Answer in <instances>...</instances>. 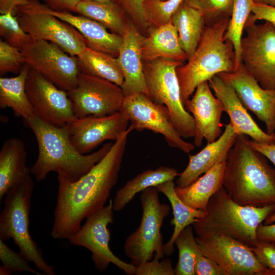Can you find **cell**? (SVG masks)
I'll list each match as a JSON object with an SVG mask.
<instances>
[{
	"label": "cell",
	"mask_w": 275,
	"mask_h": 275,
	"mask_svg": "<svg viewBox=\"0 0 275 275\" xmlns=\"http://www.w3.org/2000/svg\"><path fill=\"white\" fill-rule=\"evenodd\" d=\"M128 128L114 144L107 154L87 174L71 182L58 174L57 203L51 236L68 239L80 228L82 221L104 206L116 184L127 137Z\"/></svg>",
	"instance_id": "cell-1"
},
{
	"label": "cell",
	"mask_w": 275,
	"mask_h": 275,
	"mask_svg": "<svg viewBox=\"0 0 275 275\" xmlns=\"http://www.w3.org/2000/svg\"><path fill=\"white\" fill-rule=\"evenodd\" d=\"M248 140L246 135H237L227 155L223 186L240 205H275V169Z\"/></svg>",
	"instance_id": "cell-2"
},
{
	"label": "cell",
	"mask_w": 275,
	"mask_h": 275,
	"mask_svg": "<svg viewBox=\"0 0 275 275\" xmlns=\"http://www.w3.org/2000/svg\"><path fill=\"white\" fill-rule=\"evenodd\" d=\"M24 122L33 132L38 144V157L30 168L31 174L38 181L44 180L51 172L75 181L98 162L113 145L108 143L96 151L83 154L71 143L67 127L50 125L36 117Z\"/></svg>",
	"instance_id": "cell-3"
},
{
	"label": "cell",
	"mask_w": 275,
	"mask_h": 275,
	"mask_svg": "<svg viewBox=\"0 0 275 275\" xmlns=\"http://www.w3.org/2000/svg\"><path fill=\"white\" fill-rule=\"evenodd\" d=\"M205 215L194 224L197 237L223 236L248 246H255L257 227L275 212V205L244 206L234 202L222 187L210 199Z\"/></svg>",
	"instance_id": "cell-4"
},
{
	"label": "cell",
	"mask_w": 275,
	"mask_h": 275,
	"mask_svg": "<svg viewBox=\"0 0 275 275\" xmlns=\"http://www.w3.org/2000/svg\"><path fill=\"white\" fill-rule=\"evenodd\" d=\"M230 19L206 26L193 56L185 65L176 69L184 106L200 84L223 72L236 71L232 43L225 40Z\"/></svg>",
	"instance_id": "cell-5"
},
{
	"label": "cell",
	"mask_w": 275,
	"mask_h": 275,
	"mask_svg": "<svg viewBox=\"0 0 275 275\" xmlns=\"http://www.w3.org/2000/svg\"><path fill=\"white\" fill-rule=\"evenodd\" d=\"M34 184L31 175L5 195L0 214V239H13L20 252L45 275H54V267L44 260L29 231L30 214Z\"/></svg>",
	"instance_id": "cell-6"
},
{
	"label": "cell",
	"mask_w": 275,
	"mask_h": 275,
	"mask_svg": "<svg viewBox=\"0 0 275 275\" xmlns=\"http://www.w3.org/2000/svg\"><path fill=\"white\" fill-rule=\"evenodd\" d=\"M143 64L150 98L156 103L163 105L168 108L171 120L182 138H194L195 121L183 104L176 73L177 68L183 65V63L158 58L143 62Z\"/></svg>",
	"instance_id": "cell-7"
},
{
	"label": "cell",
	"mask_w": 275,
	"mask_h": 275,
	"mask_svg": "<svg viewBox=\"0 0 275 275\" xmlns=\"http://www.w3.org/2000/svg\"><path fill=\"white\" fill-rule=\"evenodd\" d=\"M158 192L154 186L142 191L140 201L143 214L141 223L124 243L125 253L135 266L152 260L155 253L160 259L165 255L160 229L164 218L169 213L170 207L160 202Z\"/></svg>",
	"instance_id": "cell-8"
},
{
	"label": "cell",
	"mask_w": 275,
	"mask_h": 275,
	"mask_svg": "<svg viewBox=\"0 0 275 275\" xmlns=\"http://www.w3.org/2000/svg\"><path fill=\"white\" fill-rule=\"evenodd\" d=\"M15 15L34 41L51 42L74 57L87 47L86 40L74 27L52 14L47 6L38 0L18 7Z\"/></svg>",
	"instance_id": "cell-9"
},
{
	"label": "cell",
	"mask_w": 275,
	"mask_h": 275,
	"mask_svg": "<svg viewBox=\"0 0 275 275\" xmlns=\"http://www.w3.org/2000/svg\"><path fill=\"white\" fill-rule=\"evenodd\" d=\"M241 41L242 64L265 89H275V25L248 19Z\"/></svg>",
	"instance_id": "cell-10"
},
{
	"label": "cell",
	"mask_w": 275,
	"mask_h": 275,
	"mask_svg": "<svg viewBox=\"0 0 275 275\" xmlns=\"http://www.w3.org/2000/svg\"><path fill=\"white\" fill-rule=\"evenodd\" d=\"M113 201L90 215L80 229L68 239L74 245L82 246L92 253L91 258L95 268L100 271L107 269L113 263L124 273L134 274L135 266L126 263L117 257L109 246L110 233L109 224L114 221Z\"/></svg>",
	"instance_id": "cell-11"
},
{
	"label": "cell",
	"mask_w": 275,
	"mask_h": 275,
	"mask_svg": "<svg viewBox=\"0 0 275 275\" xmlns=\"http://www.w3.org/2000/svg\"><path fill=\"white\" fill-rule=\"evenodd\" d=\"M120 112L131 122L129 128L132 131L148 129L161 134L169 146L185 153L194 149V144L184 141L174 126L168 108L156 103L145 94L125 96Z\"/></svg>",
	"instance_id": "cell-12"
},
{
	"label": "cell",
	"mask_w": 275,
	"mask_h": 275,
	"mask_svg": "<svg viewBox=\"0 0 275 275\" xmlns=\"http://www.w3.org/2000/svg\"><path fill=\"white\" fill-rule=\"evenodd\" d=\"M67 92L76 118L105 116L120 112L125 97L120 86L81 72L75 87Z\"/></svg>",
	"instance_id": "cell-13"
},
{
	"label": "cell",
	"mask_w": 275,
	"mask_h": 275,
	"mask_svg": "<svg viewBox=\"0 0 275 275\" xmlns=\"http://www.w3.org/2000/svg\"><path fill=\"white\" fill-rule=\"evenodd\" d=\"M26 64L59 88L68 92L76 85L80 72L76 57L58 45L36 40L21 49Z\"/></svg>",
	"instance_id": "cell-14"
},
{
	"label": "cell",
	"mask_w": 275,
	"mask_h": 275,
	"mask_svg": "<svg viewBox=\"0 0 275 275\" xmlns=\"http://www.w3.org/2000/svg\"><path fill=\"white\" fill-rule=\"evenodd\" d=\"M25 91L35 116L53 126L67 127L76 119L68 92L30 67Z\"/></svg>",
	"instance_id": "cell-15"
},
{
	"label": "cell",
	"mask_w": 275,
	"mask_h": 275,
	"mask_svg": "<svg viewBox=\"0 0 275 275\" xmlns=\"http://www.w3.org/2000/svg\"><path fill=\"white\" fill-rule=\"evenodd\" d=\"M204 255L216 262L227 275H275L254 253L240 242L223 236L196 237Z\"/></svg>",
	"instance_id": "cell-16"
},
{
	"label": "cell",
	"mask_w": 275,
	"mask_h": 275,
	"mask_svg": "<svg viewBox=\"0 0 275 275\" xmlns=\"http://www.w3.org/2000/svg\"><path fill=\"white\" fill-rule=\"evenodd\" d=\"M217 75L233 88L245 109L263 122L266 133L271 135L275 129V89H263L242 64L235 71Z\"/></svg>",
	"instance_id": "cell-17"
},
{
	"label": "cell",
	"mask_w": 275,
	"mask_h": 275,
	"mask_svg": "<svg viewBox=\"0 0 275 275\" xmlns=\"http://www.w3.org/2000/svg\"><path fill=\"white\" fill-rule=\"evenodd\" d=\"M129 120L121 112L102 117L76 118L67 127L73 146L80 153L89 154L102 142L116 140L127 129Z\"/></svg>",
	"instance_id": "cell-18"
},
{
	"label": "cell",
	"mask_w": 275,
	"mask_h": 275,
	"mask_svg": "<svg viewBox=\"0 0 275 275\" xmlns=\"http://www.w3.org/2000/svg\"><path fill=\"white\" fill-rule=\"evenodd\" d=\"M211 90L208 81L200 84L184 105L195 121L194 144L196 147L201 146L204 139L207 143H212L222 134L221 119L223 105Z\"/></svg>",
	"instance_id": "cell-19"
},
{
	"label": "cell",
	"mask_w": 275,
	"mask_h": 275,
	"mask_svg": "<svg viewBox=\"0 0 275 275\" xmlns=\"http://www.w3.org/2000/svg\"><path fill=\"white\" fill-rule=\"evenodd\" d=\"M122 37L123 42L117 58L124 76V82L121 88L125 97L143 93L150 97L141 53L143 36L131 21L129 22Z\"/></svg>",
	"instance_id": "cell-20"
},
{
	"label": "cell",
	"mask_w": 275,
	"mask_h": 275,
	"mask_svg": "<svg viewBox=\"0 0 275 275\" xmlns=\"http://www.w3.org/2000/svg\"><path fill=\"white\" fill-rule=\"evenodd\" d=\"M208 83L215 96L222 103L224 112L229 115L230 123L238 135L249 136L252 140L262 144H273L272 135L265 132L258 126L231 86L217 75L212 77Z\"/></svg>",
	"instance_id": "cell-21"
},
{
	"label": "cell",
	"mask_w": 275,
	"mask_h": 275,
	"mask_svg": "<svg viewBox=\"0 0 275 275\" xmlns=\"http://www.w3.org/2000/svg\"><path fill=\"white\" fill-rule=\"evenodd\" d=\"M237 135L229 122L225 125L224 132L216 141L207 143L197 154H189L188 164L185 170L179 173L176 180L177 186L184 187L191 184L216 163L227 159L228 154Z\"/></svg>",
	"instance_id": "cell-22"
},
{
	"label": "cell",
	"mask_w": 275,
	"mask_h": 275,
	"mask_svg": "<svg viewBox=\"0 0 275 275\" xmlns=\"http://www.w3.org/2000/svg\"><path fill=\"white\" fill-rule=\"evenodd\" d=\"M49 9L52 14L74 27L86 40L87 47L118 57L123 42L122 36L108 32L101 23L85 16Z\"/></svg>",
	"instance_id": "cell-23"
},
{
	"label": "cell",
	"mask_w": 275,
	"mask_h": 275,
	"mask_svg": "<svg viewBox=\"0 0 275 275\" xmlns=\"http://www.w3.org/2000/svg\"><path fill=\"white\" fill-rule=\"evenodd\" d=\"M27 153L22 141L11 138L0 150V201L14 186L31 175L26 166Z\"/></svg>",
	"instance_id": "cell-24"
},
{
	"label": "cell",
	"mask_w": 275,
	"mask_h": 275,
	"mask_svg": "<svg viewBox=\"0 0 275 275\" xmlns=\"http://www.w3.org/2000/svg\"><path fill=\"white\" fill-rule=\"evenodd\" d=\"M142 41L143 62L166 58L184 62L187 58L180 44L178 33L172 20L157 28H149Z\"/></svg>",
	"instance_id": "cell-25"
},
{
	"label": "cell",
	"mask_w": 275,
	"mask_h": 275,
	"mask_svg": "<svg viewBox=\"0 0 275 275\" xmlns=\"http://www.w3.org/2000/svg\"><path fill=\"white\" fill-rule=\"evenodd\" d=\"M226 160L216 163L191 184L184 187L175 186L179 198L193 208L205 210L211 197L223 187Z\"/></svg>",
	"instance_id": "cell-26"
},
{
	"label": "cell",
	"mask_w": 275,
	"mask_h": 275,
	"mask_svg": "<svg viewBox=\"0 0 275 275\" xmlns=\"http://www.w3.org/2000/svg\"><path fill=\"white\" fill-rule=\"evenodd\" d=\"M172 22L177 29L179 40L187 60L194 54L206 27L203 16L183 2L173 14Z\"/></svg>",
	"instance_id": "cell-27"
},
{
	"label": "cell",
	"mask_w": 275,
	"mask_h": 275,
	"mask_svg": "<svg viewBox=\"0 0 275 275\" xmlns=\"http://www.w3.org/2000/svg\"><path fill=\"white\" fill-rule=\"evenodd\" d=\"M177 170L169 167H160L155 170H147L128 180L116 193L113 201V209L122 210L135 195L150 187L156 186L178 176Z\"/></svg>",
	"instance_id": "cell-28"
},
{
	"label": "cell",
	"mask_w": 275,
	"mask_h": 275,
	"mask_svg": "<svg viewBox=\"0 0 275 275\" xmlns=\"http://www.w3.org/2000/svg\"><path fill=\"white\" fill-rule=\"evenodd\" d=\"M29 68L25 64L17 76L0 78L1 108H11L14 114L22 117L23 121L36 117L25 91Z\"/></svg>",
	"instance_id": "cell-29"
},
{
	"label": "cell",
	"mask_w": 275,
	"mask_h": 275,
	"mask_svg": "<svg viewBox=\"0 0 275 275\" xmlns=\"http://www.w3.org/2000/svg\"><path fill=\"white\" fill-rule=\"evenodd\" d=\"M173 180L169 181L156 186L159 192L163 194L170 201L174 217L171 222L174 231L169 240L164 244V255L169 256L174 251V241L177 236L187 226L193 225L203 217L204 210L193 208L184 203L177 196Z\"/></svg>",
	"instance_id": "cell-30"
},
{
	"label": "cell",
	"mask_w": 275,
	"mask_h": 275,
	"mask_svg": "<svg viewBox=\"0 0 275 275\" xmlns=\"http://www.w3.org/2000/svg\"><path fill=\"white\" fill-rule=\"evenodd\" d=\"M75 12L103 25L111 32L122 36L129 21L127 14L116 1L99 2L81 1Z\"/></svg>",
	"instance_id": "cell-31"
},
{
	"label": "cell",
	"mask_w": 275,
	"mask_h": 275,
	"mask_svg": "<svg viewBox=\"0 0 275 275\" xmlns=\"http://www.w3.org/2000/svg\"><path fill=\"white\" fill-rule=\"evenodd\" d=\"M76 58L80 72L122 85L124 76L117 58L88 47Z\"/></svg>",
	"instance_id": "cell-32"
},
{
	"label": "cell",
	"mask_w": 275,
	"mask_h": 275,
	"mask_svg": "<svg viewBox=\"0 0 275 275\" xmlns=\"http://www.w3.org/2000/svg\"><path fill=\"white\" fill-rule=\"evenodd\" d=\"M253 0H233L232 12L224 34V40L230 41L234 47L236 70L242 64L241 41L245 24L252 13Z\"/></svg>",
	"instance_id": "cell-33"
},
{
	"label": "cell",
	"mask_w": 275,
	"mask_h": 275,
	"mask_svg": "<svg viewBox=\"0 0 275 275\" xmlns=\"http://www.w3.org/2000/svg\"><path fill=\"white\" fill-rule=\"evenodd\" d=\"M178 250L179 257L174 268L176 275H195V265L198 253L201 250L194 237L192 225L185 227L174 241Z\"/></svg>",
	"instance_id": "cell-34"
},
{
	"label": "cell",
	"mask_w": 275,
	"mask_h": 275,
	"mask_svg": "<svg viewBox=\"0 0 275 275\" xmlns=\"http://www.w3.org/2000/svg\"><path fill=\"white\" fill-rule=\"evenodd\" d=\"M184 1L145 0L144 14L149 28L159 27L170 22L173 14Z\"/></svg>",
	"instance_id": "cell-35"
},
{
	"label": "cell",
	"mask_w": 275,
	"mask_h": 275,
	"mask_svg": "<svg viewBox=\"0 0 275 275\" xmlns=\"http://www.w3.org/2000/svg\"><path fill=\"white\" fill-rule=\"evenodd\" d=\"M184 2L202 14L206 26L230 19L232 15L233 0H185Z\"/></svg>",
	"instance_id": "cell-36"
},
{
	"label": "cell",
	"mask_w": 275,
	"mask_h": 275,
	"mask_svg": "<svg viewBox=\"0 0 275 275\" xmlns=\"http://www.w3.org/2000/svg\"><path fill=\"white\" fill-rule=\"evenodd\" d=\"M0 35L8 43L20 49L34 41L12 13L1 14Z\"/></svg>",
	"instance_id": "cell-37"
},
{
	"label": "cell",
	"mask_w": 275,
	"mask_h": 275,
	"mask_svg": "<svg viewBox=\"0 0 275 275\" xmlns=\"http://www.w3.org/2000/svg\"><path fill=\"white\" fill-rule=\"evenodd\" d=\"M1 275H9L17 272L27 271L37 275H45L40 271L32 268L26 257L20 252L13 251L0 239Z\"/></svg>",
	"instance_id": "cell-38"
},
{
	"label": "cell",
	"mask_w": 275,
	"mask_h": 275,
	"mask_svg": "<svg viewBox=\"0 0 275 275\" xmlns=\"http://www.w3.org/2000/svg\"><path fill=\"white\" fill-rule=\"evenodd\" d=\"M26 64L21 49L13 46L5 41H0V72L19 73Z\"/></svg>",
	"instance_id": "cell-39"
},
{
	"label": "cell",
	"mask_w": 275,
	"mask_h": 275,
	"mask_svg": "<svg viewBox=\"0 0 275 275\" xmlns=\"http://www.w3.org/2000/svg\"><path fill=\"white\" fill-rule=\"evenodd\" d=\"M160 258L155 253L154 258L141 265L135 266L136 275H174L175 270L169 259L159 260Z\"/></svg>",
	"instance_id": "cell-40"
},
{
	"label": "cell",
	"mask_w": 275,
	"mask_h": 275,
	"mask_svg": "<svg viewBox=\"0 0 275 275\" xmlns=\"http://www.w3.org/2000/svg\"><path fill=\"white\" fill-rule=\"evenodd\" d=\"M139 31L148 29L143 10L145 0H116Z\"/></svg>",
	"instance_id": "cell-41"
},
{
	"label": "cell",
	"mask_w": 275,
	"mask_h": 275,
	"mask_svg": "<svg viewBox=\"0 0 275 275\" xmlns=\"http://www.w3.org/2000/svg\"><path fill=\"white\" fill-rule=\"evenodd\" d=\"M249 248L262 265L275 270V243L258 241L255 246Z\"/></svg>",
	"instance_id": "cell-42"
},
{
	"label": "cell",
	"mask_w": 275,
	"mask_h": 275,
	"mask_svg": "<svg viewBox=\"0 0 275 275\" xmlns=\"http://www.w3.org/2000/svg\"><path fill=\"white\" fill-rule=\"evenodd\" d=\"M194 270L195 275H227L216 262L204 255L201 249L196 257Z\"/></svg>",
	"instance_id": "cell-43"
},
{
	"label": "cell",
	"mask_w": 275,
	"mask_h": 275,
	"mask_svg": "<svg viewBox=\"0 0 275 275\" xmlns=\"http://www.w3.org/2000/svg\"><path fill=\"white\" fill-rule=\"evenodd\" d=\"M248 19L253 22L263 20L275 25V7L254 3Z\"/></svg>",
	"instance_id": "cell-44"
},
{
	"label": "cell",
	"mask_w": 275,
	"mask_h": 275,
	"mask_svg": "<svg viewBox=\"0 0 275 275\" xmlns=\"http://www.w3.org/2000/svg\"><path fill=\"white\" fill-rule=\"evenodd\" d=\"M51 10L57 11L75 12L81 0H44Z\"/></svg>",
	"instance_id": "cell-45"
},
{
	"label": "cell",
	"mask_w": 275,
	"mask_h": 275,
	"mask_svg": "<svg viewBox=\"0 0 275 275\" xmlns=\"http://www.w3.org/2000/svg\"><path fill=\"white\" fill-rule=\"evenodd\" d=\"M248 142L252 148L266 156L275 166V144H262L249 139Z\"/></svg>",
	"instance_id": "cell-46"
},
{
	"label": "cell",
	"mask_w": 275,
	"mask_h": 275,
	"mask_svg": "<svg viewBox=\"0 0 275 275\" xmlns=\"http://www.w3.org/2000/svg\"><path fill=\"white\" fill-rule=\"evenodd\" d=\"M256 238L258 241L275 243V224H260L256 229Z\"/></svg>",
	"instance_id": "cell-47"
},
{
	"label": "cell",
	"mask_w": 275,
	"mask_h": 275,
	"mask_svg": "<svg viewBox=\"0 0 275 275\" xmlns=\"http://www.w3.org/2000/svg\"><path fill=\"white\" fill-rule=\"evenodd\" d=\"M31 0H0V13L15 14L16 9L27 4Z\"/></svg>",
	"instance_id": "cell-48"
},
{
	"label": "cell",
	"mask_w": 275,
	"mask_h": 275,
	"mask_svg": "<svg viewBox=\"0 0 275 275\" xmlns=\"http://www.w3.org/2000/svg\"><path fill=\"white\" fill-rule=\"evenodd\" d=\"M255 3L266 5L275 7V0H253Z\"/></svg>",
	"instance_id": "cell-49"
},
{
	"label": "cell",
	"mask_w": 275,
	"mask_h": 275,
	"mask_svg": "<svg viewBox=\"0 0 275 275\" xmlns=\"http://www.w3.org/2000/svg\"><path fill=\"white\" fill-rule=\"evenodd\" d=\"M275 222V212L267 218L264 222V225L272 224Z\"/></svg>",
	"instance_id": "cell-50"
},
{
	"label": "cell",
	"mask_w": 275,
	"mask_h": 275,
	"mask_svg": "<svg viewBox=\"0 0 275 275\" xmlns=\"http://www.w3.org/2000/svg\"><path fill=\"white\" fill-rule=\"evenodd\" d=\"M81 1L99 2H107L116 1V0H81Z\"/></svg>",
	"instance_id": "cell-51"
},
{
	"label": "cell",
	"mask_w": 275,
	"mask_h": 275,
	"mask_svg": "<svg viewBox=\"0 0 275 275\" xmlns=\"http://www.w3.org/2000/svg\"><path fill=\"white\" fill-rule=\"evenodd\" d=\"M272 138H273V143L274 144H275V129L273 132V133L271 134Z\"/></svg>",
	"instance_id": "cell-52"
}]
</instances>
